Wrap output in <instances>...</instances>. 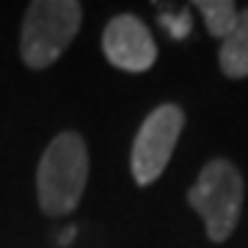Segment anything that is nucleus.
Instances as JSON below:
<instances>
[{
	"label": "nucleus",
	"instance_id": "1",
	"mask_svg": "<svg viewBox=\"0 0 248 248\" xmlns=\"http://www.w3.org/2000/svg\"><path fill=\"white\" fill-rule=\"evenodd\" d=\"M89 179V149L78 133H61L47 143L36 171L39 204L47 215H66L78 207Z\"/></svg>",
	"mask_w": 248,
	"mask_h": 248
},
{
	"label": "nucleus",
	"instance_id": "2",
	"mask_svg": "<svg viewBox=\"0 0 248 248\" xmlns=\"http://www.w3.org/2000/svg\"><path fill=\"white\" fill-rule=\"evenodd\" d=\"M83 6L75 0H36L28 6L22 22V61L31 69H47L63 55L78 36Z\"/></svg>",
	"mask_w": 248,
	"mask_h": 248
},
{
	"label": "nucleus",
	"instance_id": "3",
	"mask_svg": "<svg viewBox=\"0 0 248 248\" xmlns=\"http://www.w3.org/2000/svg\"><path fill=\"white\" fill-rule=\"evenodd\" d=\"M187 202L202 215L213 243H223L240 221L243 210V177L229 160H210L187 190Z\"/></svg>",
	"mask_w": 248,
	"mask_h": 248
},
{
	"label": "nucleus",
	"instance_id": "4",
	"mask_svg": "<svg viewBox=\"0 0 248 248\" xmlns=\"http://www.w3.org/2000/svg\"><path fill=\"white\" fill-rule=\"evenodd\" d=\"M182 127H185V113L179 105H160L146 116V122L135 135L133 157H130L133 179L141 187L152 185L166 171Z\"/></svg>",
	"mask_w": 248,
	"mask_h": 248
},
{
	"label": "nucleus",
	"instance_id": "5",
	"mask_svg": "<svg viewBox=\"0 0 248 248\" xmlns=\"http://www.w3.org/2000/svg\"><path fill=\"white\" fill-rule=\"evenodd\" d=\"M102 50L108 61L124 72H146L157 58V45L149 28L135 14H119L108 22L102 33Z\"/></svg>",
	"mask_w": 248,
	"mask_h": 248
},
{
	"label": "nucleus",
	"instance_id": "6",
	"mask_svg": "<svg viewBox=\"0 0 248 248\" xmlns=\"http://www.w3.org/2000/svg\"><path fill=\"white\" fill-rule=\"evenodd\" d=\"M218 63L226 78H248V9L237 14V22L221 39Z\"/></svg>",
	"mask_w": 248,
	"mask_h": 248
},
{
	"label": "nucleus",
	"instance_id": "7",
	"mask_svg": "<svg viewBox=\"0 0 248 248\" xmlns=\"http://www.w3.org/2000/svg\"><path fill=\"white\" fill-rule=\"evenodd\" d=\"M196 9L202 11L207 31L213 36H218V39H223L234 28L237 14H240L232 0H202V3H196Z\"/></svg>",
	"mask_w": 248,
	"mask_h": 248
},
{
	"label": "nucleus",
	"instance_id": "8",
	"mask_svg": "<svg viewBox=\"0 0 248 248\" xmlns=\"http://www.w3.org/2000/svg\"><path fill=\"white\" fill-rule=\"evenodd\" d=\"M160 25L169 28V33L174 39H185L190 33V14L187 11H177V14H160Z\"/></svg>",
	"mask_w": 248,
	"mask_h": 248
},
{
	"label": "nucleus",
	"instance_id": "9",
	"mask_svg": "<svg viewBox=\"0 0 248 248\" xmlns=\"http://www.w3.org/2000/svg\"><path fill=\"white\" fill-rule=\"evenodd\" d=\"M72 240H75V226H69V229H61V234H58V246H69Z\"/></svg>",
	"mask_w": 248,
	"mask_h": 248
}]
</instances>
